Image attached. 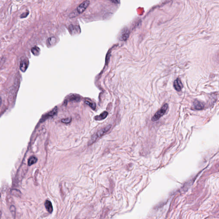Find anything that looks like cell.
<instances>
[{"instance_id":"obj_6","label":"cell","mask_w":219,"mask_h":219,"mask_svg":"<svg viewBox=\"0 0 219 219\" xmlns=\"http://www.w3.org/2000/svg\"><path fill=\"white\" fill-rule=\"evenodd\" d=\"M29 65V61L28 59H24L21 61L20 65V69L22 72H24L27 70Z\"/></svg>"},{"instance_id":"obj_10","label":"cell","mask_w":219,"mask_h":219,"mask_svg":"<svg viewBox=\"0 0 219 219\" xmlns=\"http://www.w3.org/2000/svg\"><path fill=\"white\" fill-rule=\"evenodd\" d=\"M107 115H108V113L106 111H105V112H103L102 113H101L99 116L95 117V119L96 120H98V121L102 120L103 119H105L107 117Z\"/></svg>"},{"instance_id":"obj_8","label":"cell","mask_w":219,"mask_h":219,"mask_svg":"<svg viewBox=\"0 0 219 219\" xmlns=\"http://www.w3.org/2000/svg\"><path fill=\"white\" fill-rule=\"evenodd\" d=\"M194 108L197 110L203 109L204 107V105L203 103L197 100H195L194 101Z\"/></svg>"},{"instance_id":"obj_16","label":"cell","mask_w":219,"mask_h":219,"mask_svg":"<svg viewBox=\"0 0 219 219\" xmlns=\"http://www.w3.org/2000/svg\"><path fill=\"white\" fill-rule=\"evenodd\" d=\"M28 14H29V12H24V13H22V14H21V16L20 17H21V18H26V17L28 16Z\"/></svg>"},{"instance_id":"obj_1","label":"cell","mask_w":219,"mask_h":219,"mask_svg":"<svg viewBox=\"0 0 219 219\" xmlns=\"http://www.w3.org/2000/svg\"><path fill=\"white\" fill-rule=\"evenodd\" d=\"M111 128V125H108L105 127L101 129L99 131H98L97 132L94 134L91 137L90 140L89 141L88 146H90L93 144V143L96 142L97 140L101 138L103 135H105L106 133L109 131L110 129Z\"/></svg>"},{"instance_id":"obj_9","label":"cell","mask_w":219,"mask_h":219,"mask_svg":"<svg viewBox=\"0 0 219 219\" xmlns=\"http://www.w3.org/2000/svg\"><path fill=\"white\" fill-rule=\"evenodd\" d=\"M129 35V30L127 29H125L122 34L121 36L120 37L121 40H123V41H126L128 39Z\"/></svg>"},{"instance_id":"obj_17","label":"cell","mask_w":219,"mask_h":219,"mask_svg":"<svg viewBox=\"0 0 219 219\" xmlns=\"http://www.w3.org/2000/svg\"><path fill=\"white\" fill-rule=\"evenodd\" d=\"M111 1L112 2L116 4H118L120 3V0H111Z\"/></svg>"},{"instance_id":"obj_12","label":"cell","mask_w":219,"mask_h":219,"mask_svg":"<svg viewBox=\"0 0 219 219\" xmlns=\"http://www.w3.org/2000/svg\"><path fill=\"white\" fill-rule=\"evenodd\" d=\"M40 48L38 47L35 46L33 47V48L31 49V52L33 53V55L35 56H38L39 55L40 53Z\"/></svg>"},{"instance_id":"obj_2","label":"cell","mask_w":219,"mask_h":219,"mask_svg":"<svg viewBox=\"0 0 219 219\" xmlns=\"http://www.w3.org/2000/svg\"><path fill=\"white\" fill-rule=\"evenodd\" d=\"M168 105L166 103L164 104L162 107H161V109L159 110H158L156 112L154 116L152 118V121L155 122L160 119L161 117L163 116L168 109Z\"/></svg>"},{"instance_id":"obj_11","label":"cell","mask_w":219,"mask_h":219,"mask_svg":"<svg viewBox=\"0 0 219 219\" xmlns=\"http://www.w3.org/2000/svg\"><path fill=\"white\" fill-rule=\"evenodd\" d=\"M37 161V158L35 156H31L29 159L28 161V165L31 166L36 163Z\"/></svg>"},{"instance_id":"obj_4","label":"cell","mask_w":219,"mask_h":219,"mask_svg":"<svg viewBox=\"0 0 219 219\" xmlns=\"http://www.w3.org/2000/svg\"><path fill=\"white\" fill-rule=\"evenodd\" d=\"M57 107H55L54 108V109L52 110L50 112L48 113V114H45L43 117H42L41 121L42 122L44 121L49 117L54 116L57 114Z\"/></svg>"},{"instance_id":"obj_7","label":"cell","mask_w":219,"mask_h":219,"mask_svg":"<svg viewBox=\"0 0 219 219\" xmlns=\"http://www.w3.org/2000/svg\"><path fill=\"white\" fill-rule=\"evenodd\" d=\"M45 206L47 211L49 212V213H52L53 211V207L51 202L50 201L47 200L45 203Z\"/></svg>"},{"instance_id":"obj_14","label":"cell","mask_w":219,"mask_h":219,"mask_svg":"<svg viewBox=\"0 0 219 219\" xmlns=\"http://www.w3.org/2000/svg\"><path fill=\"white\" fill-rule=\"evenodd\" d=\"M85 103L87 104V105H88L90 107H91L92 109L94 110L96 109V105L95 103L91 102H90V101H85Z\"/></svg>"},{"instance_id":"obj_13","label":"cell","mask_w":219,"mask_h":219,"mask_svg":"<svg viewBox=\"0 0 219 219\" xmlns=\"http://www.w3.org/2000/svg\"><path fill=\"white\" fill-rule=\"evenodd\" d=\"M48 43L50 45H52L54 44L56 42V39L55 37H50L48 40Z\"/></svg>"},{"instance_id":"obj_18","label":"cell","mask_w":219,"mask_h":219,"mask_svg":"<svg viewBox=\"0 0 219 219\" xmlns=\"http://www.w3.org/2000/svg\"><path fill=\"white\" fill-rule=\"evenodd\" d=\"M1 102H2V100H1V98L0 97V106L1 105Z\"/></svg>"},{"instance_id":"obj_15","label":"cell","mask_w":219,"mask_h":219,"mask_svg":"<svg viewBox=\"0 0 219 219\" xmlns=\"http://www.w3.org/2000/svg\"><path fill=\"white\" fill-rule=\"evenodd\" d=\"M71 121H72L71 118H66V119H62L61 120V122H62L65 124L69 123L71 122Z\"/></svg>"},{"instance_id":"obj_3","label":"cell","mask_w":219,"mask_h":219,"mask_svg":"<svg viewBox=\"0 0 219 219\" xmlns=\"http://www.w3.org/2000/svg\"><path fill=\"white\" fill-rule=\"evenodd\" d=\"M90 4V2L88 0H86L84 2L82 3L79 6L77 7V12L78 14H81L84 12V11L86 9V8L88 7Z\"/></svg>"},{"instance_id":"obj_5","label":"cell","mask_w":219,"mask_h":219,"mask_svg":"<svg viewBox=\"0 0 219 219\" xmlns=\"http://www.w3.org/2000/svg\"><path fill=\"white\" fill-rule=\"evenodd\" d=\"M173 86L175 89L176 91L179 92L181 91L183 87V85L182 84V81L179 78H177L174 81L173 83Z\"/></svg>"}]
</instances>
